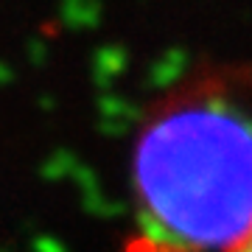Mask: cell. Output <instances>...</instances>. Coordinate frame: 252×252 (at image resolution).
I'll return each mask as SVG.
<instances>
[{"instance_id":"cell-1","label":"cell","mask_w":252,"mask_h":252,"mask_svg":"<svg viewBox=\"0 0 252 252\" xmlns=\"http://www.w3.org/2000/svg\"><path fill=\"white\" fill-rule=\"evenodd\" d=\"M140 252L230 250L252 227V67L216 64L174 87L135 143Z\"/></svg>"},{"instance_id":"cell-2","label":"cell","mask_w":252,"mask_h":252,"mask_svg":"<svg viewBox=\"0 0 252 252\" xmlns=\"http://www.w3.org/2000/svg\"><path fill=\"white\" fill-rule=\"evenodd\" d=\"M227 252H252V227H250V230H247V233H244Z\"/></svg>"}]
</instances>
